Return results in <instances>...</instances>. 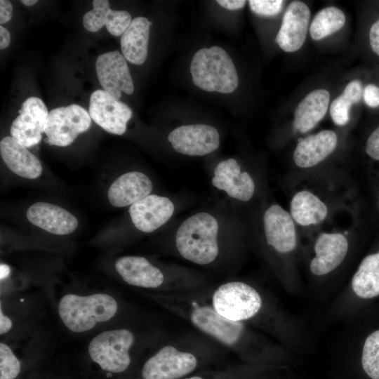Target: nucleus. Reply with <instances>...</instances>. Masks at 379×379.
I'll list each match as a JSON object with an SVG mask.
<instances>
[{"label":"nucleus","mask_w":379,"mask_h":379,"mask_svg":"<svg viewBox=\"0 0 379 379\" xmlns=\"http://www.w3.org/2000/svg\"><path fill=\"white\" fill-rule=\"evenodd\" d=\"M206 293L213 308L222 317L267 334L286 348L303 347L302 329L267 291L246 281L232 280L206 288Z\"/></svg>","instance_id":"f257e3e1"},{"label":"nucleus","mask_w":379,"mask_h":379,"mask_svg":"<svg viewBox=\"0 0 379 379\" xmlns=\"http://www.w3.org/2000/svg\"><path fill=\"white\" fill-rule=\"evenodd\" d=\"M163 306L213 340L245 357L272 354L286 347L247 325L229 320L215 311L205 287L159 296Z\"/></svg>","instance_id":"f03ea898"},{"label":"nucleus","mask_w":379,"mask_h":379,"mask_svg":"<svg viewBox=\"0 0 379 379\" xmlns=\"http://www.w3.org/2000/svg\"><path fill=\"white\" fill-rule=\"evenodd\" d=\"M230 214L200 211L185 218L174 230L171 251L194 265L213 268L230 262Z\"/></svg>","instance_id":"7ed1b4c3"},{"label":"nucleus","mask_w":379,"mask_h":379,"mask_svg":"<svg viewBox=\"0 0 379 379\" xmlns=\"http://www.w3.org/2000/svg\"><path fill=\"white\" fill-rule=\"evenodd\" d=\"M114 266L128 284L144 288H164L165 293L200 288L206 282L203 276L194 270L175 265L161 269L143 256L121 257L116 260Z\"/></svg>","instance_id":"20e7f679"},{"label":"nucleus","mask_w":379,"mask_h":379,"mask_svg":"<svg viewBox=\"0 0 379 379\" xmlns=\"http://www.w3.org/2000/svg\"><path fill=\"white\" fill-rule=\"evenodd\" d=\"M193 83L208 92L230 93L238 86L235 66L228 53L221 47L199 50L190 65Z\"/></svg>","instance_id":"39448f33"},{"label":"nucleus","mask_w":379,"mask_h":379,"mask_svg":"<svg viewBox=\"0 0 379 379\" xmlns=\"http://www.w3.org/2000/svg\"><path fill=\"white\" fill-rule=\"evenodd\" d=\"M115 299L107 294L88 296L64 295L58 304V313L65 326L73 332L89 331L97 323L111 319L117 311Z\"/></svg>","instance_id":"423d86ee"},{"label":"nucleus","mask_w":379,"mask_h":379,"mask_svg":"<svg viewBox=\"0 0 379 379\" xmlns=\"http://www.w3.org/2000/svg\"><path fill=\"white\" fill-rule=\"evenodd\" d=\"M192 342H171L160 348L144 364L142 379H179L193 372L199 364Z\"/></svg>","instance_id":"0eeeda50"},{"label":"nucleus","mask_w":379,"mask_h":379,"mask_svg":"<svg viewBox=\"0 0 379 379\" xmlns=\"http://www.w3.org/2000/svg\"><path fill=\"white\" fill-rule=\"evenodd\" d=\"M133 343L134 335L128 329L107 331L93 338L88 345V354L102 370L121 373L131 364L129 350Z\"/></svg>","instance_id":"6e6552de"},{"label":"nucleus","mask_w":379,"mask_h":379,"mask_svg":"<svg viewBox=\"0 0 379 379\" xmlns=\"http://www.w3.org/2000/svg\"><path fill=\"white\" fill-rule=\"evenodd\" d=\"M89 113L79 105L60 107L48 112L44 133L51 145L66 147L90 128Z\"/></svg>","instance_id":"1a4fd4ad"},{"label":"nucleus","mask_w":379,"mask_h":379,"mask_svg":"<svg viewBox=\"0 0 379 379\" xmlns=\"http://www.w3.org/2000/svg\"><path fill=\"white\" fill-rule=\"evenodd\" d=\"M172 147L187 156H204L215 151L220 145L218 130L204 124L183 125L174 128L168 135Z\"/></svg>","instance_id":"9d476101"},{"label":"nucleus","mask_w":379,"mask_h":379,"mask_svg":"<svg viewBox=\"0 0 379 379\" xmlns=\"http://www.w3.org/2000/svg\"><path fill=\"white\" fill-rule=\"evenodd\" d=\"M89 115L105 131L123 135L133 115L131 109L103 89L93 91L90 97Z\"/></svg>","instance_id":"9b49d317"},{"label":"nucleus","mask_w":379,"mask_h":379,"mask_svg":"<svg viewBox=\"0 0 379 379\" xmlns=\"http://www.w3.org/2000/svg\"><path fill=\"white\" fill-rule=\"evenodd\" d=\"M19 112L11 126V136L27 148L37 145L44 133L48 115L46 105L37 97H29L22 103Z\"/></svg>","instance_id":"f8f14e48"},{"label":"nucleus","mask_w":379,"mask_h":379,"mask_svg":"<svg viewBox=\"0 0 379 379\" xmlns=\"http://www.w3.org/2000/svg\"><path fill=\"white\" fill-rule=\"evenodd\" d=\"M96 74L103 90L119 100L121 92L131 95L134 91L133 79L126 59L118 51L99 55L95 62Z\"/></svg>","instance_id":"ddd939ff"},{"label":"nucleus","mask_w":379,"mask_h":379,"mask_svg":"<svg viewBox=\"0 0 379 379\" xmlns=\"http://www.w3.org/2000/svg\"><path fill=\"white\" fill-rule=\"evenodd\" d=\"M175 207L167 197L149 194L129 207V215L135 227L151 233L166 224L173 217Z\"/></svg>","instance_id":"4468645a"},{"label":"nucleus","mask_w":379,"mask_h":379,"mask_svg":"<svg viewBox=\"0 0 379 379\" xmlns=\"http://www.w3.org/2000/svg\"><path fill=\"white\" fill-rule=\"evenodd\" d=\"M211 185L229 197L246 202L253 197L255 185L252 176L242 171L235 159L220 161L213 169Z\"/></svg>","instance_id":"2eb2a0df"},{"label":"nucleus","mask_w":379,"mask_h":379,"mask_svg":"<svg viewBox=\"0 0 379 379\" xmlns=\"http://www.w3.org/2000/svg\"><path fill=\"white\" fill-rule=\"evenodd\" d=\"M265 241L279 254L292 252L297 246L294 222L290 214L277 204L270 206L262 218Z\"/></svg>","instance_id":"dca6fc26"},{"label":"nucleus","mask_w":379,"mask_h":379,"mask_svg":"<svg viewBox=\"0 0 379 379\" xmlns=\"http://www.w3.org/2000/svg\"><path fill=\"white\" fill-rule=\"evenodd\" d=\"M310 11L300 1L288 6L282 19L275 42L286 52H295L303 45L309 25Z\"/></svg>","instance_id":"f3484780"},{"label":"nucleus","mask_w":379,"mask_h":379,"mask_svg":"<svg viewBox=\"0 0 379 379\" xmlns=\"http://www.w3.org/2000/svg\"><path fill=\"white\" fill-rule=\"evenodd\" d=\"M348 241L340 233H323L314 244L315 255L310 262V271L321 277L333 272L345 258L348 251Z\"/></svg>","instance_id":"a211bd4d"},{"label":"nucleus","mask_w":379,"mask_h":379,"mask_svg":"<svg viewBox=\"0 0 379 379\" xmlns=\"http://www.w3.org/2000/svg\"><path fill=\"white\" fill-rule=\"evenodd\" d=\"M26 216L34 225L58 235L71 234L78 226L77 218L70 212L46 202H37L30 206Z\"/></svg>","instance_id":"6ab92c4d"},{"label":"nucleus","mask_w":379,"mask_h":379,"mask_svg":"<svg viewBox=\"0 0 379 379\" xmlns=\"http://www.w3.org/2000/svg\"><path fill=\"white\" fill-rule=\"evenodd\" d=\"M152 187L150 178L145 173L140 171L126 172L110 185L108 199L115 207L131 206L149 195Z\"/></svg>","instance_id":"aec40b11"},{"label":"nucleus","mask_w":379,"mask_h":379,"mask_svg":"<svg viewBox=\"0 0 379 379\" xmlns=\"http://www.w3.org/2000/svg\"><path fill=\"white\" fill-rule=\"evenodd\" d=\"M93 9L83 17V25L89 32L99 31L104 25L113 36H122L130 25L132 18L126 11L112 10L107 0H94Z\"/></svg>","instance_id":"412c9836"},{"label":"nucleus","mask_w":379,"mask_h":379,"mask_svg":"<svg viewBox=\"0 0 379 379\" xmlns=\"http://www.w3.org/2000/svg\"><path fill=\"white\" fill-rule=\"evenodd\" d=\"M0 153L7 167L22 178L36 179L42 173L38 158L12 136L1 139Z\"/></svg>","instance_id":"4be33fe9"},{"label":"nucleus","mask_w":379,"mask_h":379,"mask_svg":"<svg viewBox=\"0 0 379 379\" xmlns=\"http://www.w3.org/2000/svg\"><path fill=\"white\" fill-rule=\"evenodd\" d=\"M338 137L331 130H324L299 140L293 154L295 164L310 168L331 154L337 146Z\"/></svg>","instance_id":"5701e85b"},{"label":"nucleus","mask_w":379,"mask_h":379,"mask_svg":"<svg viewBox=\"0 0 379 379\" xmlns=\"http://www.w3.org/2000/svg\"><path fill=\"white\" fill-rule=\"evenodd\" d=\"M152 22L145 17H136L121 37V49L126 60L143 64L147 56L149 27Z\"/></svg>","instance_id":"b1692460"},{"label":"nucleus","mask_w":379,"mask_h":379,"mask_svg":"<svg viewBox=\"0 0 379 379\" xmlns=\"http://www.w3.org/2000/svg\"><path fill=\"white\" fill-rule=\"evenodd\" d=\"M330 100L326 89L308 93L298 104L294 113L293 127L300 133L312 129L325 116Z\"/></svg>","instance_id":"393cba45"},{"label":"nucleus","mask_w":379,"mask_h":379,"mask_svg":"<svg viewBox=\"0 0 379 379\" xmlns=\"http://www.w3.org/2000/svg\"><path fill=\"white\" fill-rule=\"evenodd\" d=\"M352 292L359 298L372 299L379 295V251L366 256L353 275Z\"/></svg>","instance_id":"a878e982"},{"label":"nucleus","mask_w":379,"mask_h":379,"mask_svg":"<svg viewBox=\"0 0 379 379\" xmlns=\"http://www.w3.org/2000/svg\"><path fill=\"white\" fill-rule=\"evenodd\" d=\"M293 218L300 225L307 226L323 221L328 213L326 204L316 195L306 190L298 192L291 202Z\"/></svg>","instance_id":"bb28decb"},{"label":"nucleus","mask_w":379,"mask_h":379,"mask_svg":"<svg viewBox=\"0 0 379 379\" xmlns=\"http://www.w3.org/2000/svg\"><path fill=\"white\" fill-rule=\"evenodd\" d=\"M345 22V16L339 8L330 6L319 11L310 27L311 37L321 40L340 29Z\"/></svg>","instance_id":"cd10ccee"},{"label":"nucleus","mask_w":379,"mask_h":379,"mask_svg":"<svg viewBox=\"0 0 379 379\" xmlns=\"http://www.w3.org/2000/svg\"><path fill=\"white\" fill-rule=\"evenodd\" d=\"M362 93L361 82L354 80L350 81L346 86L343 93L332 102L330 114L335 124L344 126L348 122L350 107L361 100Z\"/></svg>","instance_id":"c85d7f7f"},{"label":"nucleus","mask_w":379,"mask_h":379,"mask_svg":"<svg viewBox=\"0 0 379 379\" xmlns=\"http://www.w3.org/2000/svg\"><path fill=\"white\" fill-rule=\"evenodd\" d=\"M361 366L371 379H379V329L365 339L361 352Z\"/></svg>","instance_id":"c756f323"},{"label":"nucleus","mask_w":379,"mask_h":379,"mask_svg":"<svg viewBox=\"0 0 379 379\" xmlns=\"http://www.w3.org/2000/svg\"><path fill=\"white\" fill-rule=\"evenodd\" d=\"M20 371V363L11 348L0 343V379H15Z\"/></svg>","instance_id":"7c9ffc66"},{"label":"nucleus","mask_w":379,"mask_h":379,"mask_svg":"<svg viewBox=\"0 0 379 379\" xmlns=\"http://www.w3.org/2000/svg\"><path fill=\"white\" fill-rule=\"evenodd\" d=\"M251 10L260 16L272 17L277 15L282 9L284 1L281 0H250Z\"/></svg>","instance_id":"2f4dec72"},{"label":"nucleus","mask_w":379,"mask_h":379,"mask_svg":"<svg viewBox=\"0 0 379 379\" xmlns=\"http://www.w3.org/2000/svg\"><path fill=\"white\" fill-rule=\"evenodd\" d=\"M366 152L371 158L379 160V126L368 137Z\"/></svg>","instance_id":"473e14b6"},{"label":"nucleus","mask_w":379,"mask_h":379,"mask_svg":"<svg viewBox=\"0 0 379 379\" xmlns=\"http://www.w3.org/2000/svg\"><path fill=\"white\" fill-rule=\"evenodd\" d=\"M366 104L371 107L379 106V87L373 84L366 86L363 92Z\"/></svg>","instance_id":"72a5a7b5"},{"label":"nucleus","mask_w":379,"mask_h":379,"mask_svg":"<svg viewBox=\"0 0 379 379\" xmlns=\"http://www.w3.org/2000/svg\"><path fill=\"white\" fill-rule=\"evenodd\" d=\"M369 41L372 50L379 56V19L372 25L370 29Z\"/></svg>","instance_id":"f704fd0d"},{"label":"nucleus","mask_w":379,"mask_h":379,"mask_svg":"<svg viewBox=\"0 0 379 379\" xmlns=\"http://www.w3.org/2000/svg\"><path fill=\"white\" fill-rule=\"evenodd\" d=\"M13 6L8 0L0 1V23H6L12 18Z\"/></svg>","instance_id":"c9c22d12"},{"label":"nucleus","mask_w":379,"mask_h":379,"mask_svg":"<svg viewBox=\"0 0 379 379\" xmlns=\"http://www.w3.org/2000/svg\"><path fill=\"white\" fill-rule=\"evenodd\" d=\"M244 0H218L217 3L222 7L231 10L236 11L241 9L246 4Z\"/></svg>","instance_id":"e433bc0d"},{"label":"nucleus","mask_w":379,"mask_h":379,"mask_svg":"<svg viewBox=\"0 0 379 379\" xmlns=\"http://www.w3.org/2000/svg\"><path fill=\"white\" fill-rule=\"evenodd\" d=\"M11 43V35L8 29L0 26V48L4 49L7 48Z\"/></svg>","instance_id":"4c0bfd02"},{"label":"nucleus","mask_w":379,"mask_h":379,"mask_svg":"<svg viewBox=\"0 0 379 379\" xmlns=\"http://www.w3.org/2000/svg\"><path fill=\"white\" fill-rule=\"evenodd\" d=\"M12 327L11 320L6 316H5L1 311H0V333L1 335L5 334Z\"/></svg>","instance_id":"58836bf2"},{"label":"nucleus","mask_w":379,"mask_h":379,"mask_svg":"<svg viewBox=\"0 0 379 379\" xmlns=\"http://www.w3.org/2000/svg\"><path fill=\"white\" fill-rule=\"evenodd\" d=\"M10 273V267L6 264H1L0 265V279L1 280L8 277Z\"/></svg>","instance_id":"ea45409f"},{"label":"nucleus","mask_w":379,"mask_h":379,"mask_svg":"<svg viewBox=\"0 0 379 379\" xmlns=\"http://www.w3.org/2000/svg\"><path fill=\"white\" fill-rule=\"evenodd\" d=\"M38 2L37 0H21V3L27 6H32Z\"/></svg>","instance_id":"a19ab883"},{"label":"nucleus","mask_w":379,"mask_h":379,"mask_svg":"<svg viewBox=\"0 0 379 379\" xmlns=\"http://www.w3.org/2000/svg\"><path fill=\"white\" fill-rule=\"evenodd\" d=\"M183 379H204V378L199 375H194V376H192V377H189V378H186Z\"/></svg>","instance_id":"79ce46f5"}]
</instances>
